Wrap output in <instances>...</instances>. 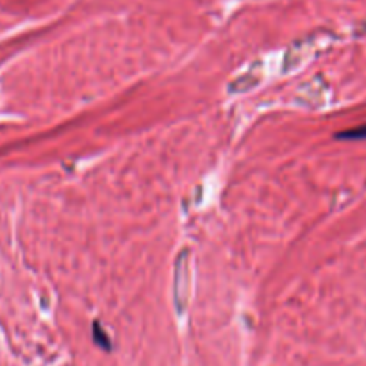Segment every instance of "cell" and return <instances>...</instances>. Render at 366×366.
Wrapping results in <instances>:
<instances>
[{
    "label": "cell",
    "instance_id": "1",
    "mask_svg": "<svg viewBox=\"0 0 366 366\" xmlns=\"http://www.w3.org/2000/svg\"><path fill=\"white\" fill-rule=\"evenodd\" d=\"M336 138H339V140H366V123L348 129L345 132H339Z\"/></svg>",
    "mask_w": 366,
    "mask_h": 366
},
{
    "label": "cell",
    "instance_id": "2",
    "mask_svg": "<svg viewBox=\"0 0 366 366\" xmlns=\"http://www.w3.org/2000/svg\"><path fill=\"white\" fill-rule=\"evenodd\" d=\"M93 339H95V343L100 345L102 348H106V350H111V341H109V336L106 334L104 329H102V326L100 324H93Z\"/></svg>",
    "mask_w": 366,
    "mask_h": 366
}]
</instances>
